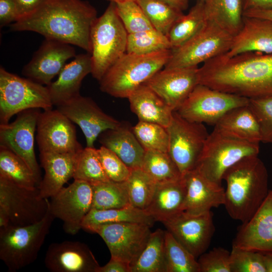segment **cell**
Wrapping results in <instances>:
<instances>
[{
	"label": "cell",
	"instance_id": "6da1fadb",
	"mask_svg": "<svg viewBox=\"0 0 272 272\" xmlns=\"http://www.w3.org/2000/svg\"><path fill=\"white\" fill-rule=\"evenodd\" d=\"M198 76L199 84L248 99L272 96V53L223 54L198 67Z\"/></svg>",
	"mask_w": 272,
	"mask_h": 272
},
{
	"label": "cell",
	"instance_id": "7a4b0ae2",
	"mask_svg": "<svg viewBox=\"0 0 272 272\" xmlns=\"http://www.w3.org/2000/svg\"><path fill=\"white\" fill-rule=\"evenodd\" d=\"M97 18L96 9L86 1L44 0L33 12L12 23L10 30L35 32L90 53V31Z\"/></svg>",
	"mask_w": 272,
	"mask_h": 272
},
{
	"label": "cell",
	"instance_id": "3957f363",
	"mask_svg": "<svg viewBox=\"0 0 272 272\" xmlns=\"http://www.w3.org/2000/svg\"><path fill=\"white\" fill-rule=\"evenodd\" d=\"M223 180L227 184L224 206L233 219L248 221L266 197L268 174L258 156L245 157L229 168Z\"/></svg>",
	"mask_w": 272,
	"mask_h": 272
},
{
	"label": "cell",
	"instance_id": "277c9868",
	"mask_svg": "<svg viewBox=\"0 0 272 272\" xmlns=\"http://www.w3.org/2000/svg\"><path fill=\"white\" fill-rule=\"evenodd\" d=\"M171 51L168 49L145 54L126 52L99 81L101 91L116 98H127L165 67Z\"/></svg>",
	"mask_w": 272,
	"mask_h": 272
},
{
	"label": "cell",
	"instance_id": "5b68a950",
	"mask_svg": "<svg viewBox=\"0 0 272 272\" xmlns=\"http://www.w3.org/2000/svg\"><path fill=\"white\" fill-rule=\"evenodd\" d=\"M128 33L119 18L115 3L110 2L93 22L90 31L91 74L99 81L107 70L126 53Z\"/></svg>",
	"mask_w": 272,
	"mask_h": 272
},
{
	"label": "cell",
	"instance_id": "8992f818",
	"mask_svg": "<svg viewBox=\"0 0 272 272\" xmlns=\"http://www.w3.org/2000/svg\"><path fill=\"white\" fill-rule=\"evenodd\" d=\"M54 219L48 207L45 216L37 223L0 228V259L9 271L35 261Z\"/></svg>",
	"mask_w": 272,
	"mask_h": 272
},
{
	"label": "cell",
	"instance_id": "52a82bcc",
	"mask_svg": "<svg viewBox=\"0 0 272 272\" xmlns=\"http://www.w3.org/2000/svg\"><path fill=\"white\" fill-rule=\"evenodd\" d=\"M259 145L241 140L214 128L206 142L196 168L211 181L222 185L226 171L242 159L258 156Z\"/></svg>",
	"mask_w": 272,
	"mask_h": 272
},
{
	"label": "cell",
	"instance_id": "ba28073f",
	"mask_svg": "<svg viewBox=\"0 0 272 272\" xmlns=\"http://www.w3.org/2000/svg\"><path fill=\"white\" fill-rule=\"evenodd\" d=\"M53 104L47 86L0 68V124L21 111L32 108L47 110Z\"/></svg>",
	"mask_w": 272,
	"mask_h": 272
},
{
	"label": "cell",
	"instance_id": "9c48e42d",
	"mask_svg": "<svg viewBox=\"0 0 272 272\" xmlns=\"http://www.w3.org/2000/svg\"><path fill=\"white\" fill-rule=\"evenodd\" d=\"M48 200L41 197L38 187H22L0 175V228L40 221L47 213Z\"/></svg>",
	"mask_w": 272,
	"mask_h": 272
},
{
	"label": "cell",
	"instance_id": "30bf717a",
	"mask_svg": "<svg viewBox=\"0 0 272 272\" xmlns=\"http://www.w3.org/2000/svg\"><path fill=\"white\" fill-rule=\"evenodd\" d=\"M233 36L214 22L209 20L195 35L180 46L172 49L165 69L198 66L230 49Z\"/></svg>",
	"mask_w": 272,
	"mask_h": 272
},
{
	"label": "cell",
	"instance_id": "8fae6325",
	"mask_svg": "<svg viewBox=\"0 0 272 272\" xmlns=\"http://www.w3.org/2000/svg\"><path fill=\"white\" fill-rule=\"evenodd\" d=\"M248 104L247 98L198 84L176 111L188 121L215 125L231 110Z\"/></svg>",
	"mask_w": 272,
	"mask_h": 272
},
{
	"label": "cell",
	"instance_id": "7c38bea8",
	"mask_svg": "<svg viewBox=\"0 0 272 272\" xmlns=\"http://www.w3.org/2000/svg\"><path fill=\"white\" fill-rule=\"evenodd\" d=\"M167 129L168 153L183 176L196 168L209 133L203 123L188 121L176 111Z\"/></svg>",
	"mask_w": 272,
	"mask_h": 272
},
{
	"label": "cell",
	"instance_id": "4fadbf2b",
	"mask_svg": "<svg viewBox=\"0 0 272 272\" xmlns=\"http://www.w3.org/2000/svg\"><path fill=\"white\" fill-rule=\"evenodd\" d=\"M151 227L138 223L105 224L91 229L106 243L111 257L119 259L130 268L146 246L151 233Z\"/></svg>",
	"mask_w": 272,
	"mask_h": 272
},
{
	"label": "cell",
	"instance_id": "5bb4252c",
	"mask_svg": "<svg viewBox=\"0 0 272 272\" xmlns=\"http://www.w3.org/2000/svg\"><path fill=\"white\" fill-rule=\"evenodd\" d=\"M92 184L74 180L50 197L48 208L54 218L63 222L65 232L74 235L82 229V222L92 209Z\"/></svg>",
	"mask_w": 272,
	"mask_h": 272
},
{
	"label": "cell",
	"instance_id": "9a60e30c",
	"mask_svg": "<svg viewBox=\"0 0 272 272\" xmlns=\"http://www.w3.org/2000/svg\"><path fill=\"white\" fill-rule=\"evenodd\" d=\"M40 109L32 108L17 114L11 123L0 124V147L22 159L33 172L38 185L42 178L34 150V135Z\"/></svg>",
	"mask_w": 272,
	"mask_h": 272
},
{
	"label": "cell",
	"instance_id": "2e32d148",
	"mask_svg": "<svg viewBox=\"0 0 272 272\" xmlns=\"http://www.w3.org/2000/svg\"><path fill=\"white\" fill-rule=\"evenodd\" d=\"M36 132L40 153H77L83 149L74 123L56 108L40 112Z\"/></svg>",
	"mask_w": 272,
	"mask_h": 272
},
{
	"label": "cell",
	"instance_id": "e0dca14e",
	"mask_svg": "<svg viewBox=\"0 0 272 272\" xmlns=\"http://www.w3.org/2000/svg\"><path fill=\"white\" fill-rule=\"evenodd\" d=\"M162 223L196 258L207 251L215 231L211 211L200 215L183 211Z\"/></svg>",
	"mask_w": 272,
	"mask_h": 272
},
{
	"label": "cell",
	"instance_id": "ac0fdd59",
	"mask_svg": "<svg viewBox=\"0 0 272 272\" xmlns=\"http://www.w3.org/2000/svg\"><path fill=\"white\" fill-rule=\"evenodd\" d=\"M56 109L79 126L87 147L94 148V143L101 133L121 123L105 113L92 98L81 95Z\"/></svg>",
	"mask_w": 272,
	"mask_h": 272
},
{
	"label": "cell",
	"instance_id": "d6986e66",
	"mask_svg": "<svg viewBox=\"0 0 272 272\" xmlns=\"http://www.w3.org/2000/svg\"><path fill=\"white\" fill-rule=\"evenodd\" d=\"M76 56L72 45L45 38L22 74L38 83L49 85L65 65L66 61Z\"/></svg>",
	"mask_w": 272,
	"mask_h": 272
},
{
	"label": "cell",
	"instance_id": "ffe728a7",
	"mask_svg": "<svg viewBox=\"0 0 272 272\" xmlns=\"http://www.w3.org/2000/svg\"><path fill=\"white\" fill-rule=\"evenodd\" d=\"M198 66L165 69L145 84L173 111H176L198 84Z\"/></svg>",
	"mask_w": 272,
	"mask_h": 272
},
{
	"label": "cell",
	"instance_id": "44dd1931",
	"mask_svg": "<svg viewBox=\"0 0 272 272\" xmlns=\"http://www.w3.org/2000/svg\"><path fill=\"white\" fill-rule=\"evenodd\" d=\"M232 247L272 253V190L253 216L239 227Z\"/></svg>",
	"mask_w": 272,
	"mask_h": 272
},
{
	"label": "cell",
	"instance_id": "7402d4cb",
	"mask_svg": "<svg viewBox=\"0 0 272 272\" xmlns=\"http://www.w3.org/2000/svg\"><path fill=\"white\" fill-rule=\"evenodd\" d=\"M44 263L52 272H96L100 266L87 245L75 241L51 244Z\"/></svg>",
	"mask_w": 272,
	"mask_h": 272
},
{
	"label": "cell",
	"instance_id": "603a6c76",
	"mask_svg": "<svg viewBox=\"0 0 272 272\" xmlns=\"http://www.w3.org/2000/svg\"><path fill=\"white\" fill-rule=\"evenodd\" d=\"M182 176L186 185L184 212L200 215L224 205L225 189L222 185L211 181L196 168Z\"/></svg>",
	"mask_w": 272,
	"mask_h": 272
},
{
	"label": "cell",
	"instance_id": "cb8c5ba5",
	"mask_svg": "<svg viewBox=\"0 0 272 272\" xmlns=\"http://www.w3.org/2000/svg\"><path fill=\"white\" fill-rule=\"evenodd\" d=\"M91 72L90 54L76 55L74 60L65 64L57 79L47 86L53 106L57 107L80 95L82 82Z\"/></svg>",
	"mask_w": 272,
	"mask_h": 272
},
{
	"label": "cell",
	"instance_id": "d4e9b609",
	"mask_svg": "<svg viewBox=\"0 0 272 272\" xmlns=\"http://www.w3.org/2000/svg\"><path fill=\"white\" fill-rule=\"evenodd\" d=\"M247 52L272 53V22L266 19L243 16L239 32L233 36L229 50L231 57Z\"/></svg>",
	"mask_w": 272,
	"mask_h": 272
},
{
	"label": "cell",
	"instance_id": "484cf974",
	"mask_svg": "<svg viewBox=\"0 0 272 272\" xmlns=\"http://www.w3.org/2000/svg\"><path fill=\"white\" fill-rule=\"evenodd\" d=\"M79 153H40V166L44 170L38 186L41 197L50 198L73 178Z\"/></svg>",
	"mask_w": 272,
	"mask_h": 272
},
{
	"label": "cell",
	"instance_id": "4316f807",
	"mask_svg": "<svg viewBox=\"0 0 272 272\" xmlns=\"http://www.w3.org/2000/svg\"><path fill=\"white\" fill-rule=\"evenodd\" d=\"M98 139L130 169L142 168L146 150L127 123L121 122L117 127L103 132Z\"/></svg>",
	"mask_w": 272,
	"mask_h": 272
},
{
	"label": "cell",
	"instance_id": "83f0119b",
	"mask_svg": "<svg viewBox=\"0 0 272 272\" xmlns=\"http://www.w3.org/2000/svg\"><path fill=\"white\" fill-rule=\"evenodd\" d=\"M186 185L183 176L179 180L157 183L151 202L145 211L162 223L184 211Z\"/></svg>",
	"mask_w": 272,
	"mask_h": 272
},
{
	"label": "cell",
	"instance_id": "f1b7e54d",
	"mask_svg": "<svg viewBox=\"0 0 272 272\" xmlns=\"http://www.w3.org/2000/svg\"><path fill=\"white\" fill-rule=\"evenodd\" d=\"M130 108L139 121L155 123L167 127L173 110L148 86L144 84L127 98Z\"/></svg>",
	"mask_w": 272,
	"mask_h": 272
},
{
	"label": "cell",
	"instance_id": "f546056e",
	"mask_svg": "<svg viewBox=\"0 0 272 272\" xmlns=\"http://www.w3.org/2000/svg\"><path fill=\"white\" fill-rule=\"evenodd\" d=\"M214 129L248 142L259 144L262 142L258 122L248 105L228 112L214 125Z\"/></svg>",
	"mask_w": 272,
	"mask_h": 272
},
{
	"label": "cell",
	"instance_id": "4dcf8cb0",
	"mask_svg": "<svg viewBox=\"0 0 272 272\" xmlns=\"http://www.w3.org/2000/svg\"><path fill=\"white\" fill-rule=\"evenodd\" d=\"M154 219L146 211L129 205L107 210L91 209L84 218L82 229L90 232L97 226L110 223H138L153 226Z\"/></svg>",
	"mask_w": 272,
	"mask_h": 272
},
{
	"label": "cell",
	"instance_id": "1f68e13d",
	"mask_svg": "<svg viewBox=\"0 0 272 272\" xmlns=\"http://www.w3.org/2000/svg\"><path fill=\"white\" fill-rule=\"evenodd\" d=\"M205 9L209 20L214 22L233 36L241 29L242 0H205Z\"/></svg>",
	"mask_w": 272,
	"mask_h": 272
},
{
	"label": "cell",
	"instance_id": "d6a6232c",
	"mask_svg": "<svg viewBox=\"0 0 272 272\" xmlns=\"http://www.w3.org/2000/svg\"><path fill=\"white\" fill-rule=\"evenodd\" d=\"M208 21L205 1L199 0L187 14H183L176 21L170 30L167 36L172 49L190 39L205 27Z\"/></svg>",
	"mask_w": 272,
	"mask_h": 272
},
{
	"label": "cell",
	"instance_id": "836d02e7",
	"mask_svg": "<svg viewBox=\"0 0 272 272\" xmlns=\"http://www.w3.org/2000/svg\"><path fill=\"white\" fill-rule=\"evenodd\" d=\"M131 272H166L165 231L158 229L151 232Z\"/></svg>",
	"mask_w": 272,
	"mask_h": 272
},
{
	"label": "cell",
	"instance_id": "e575fe53",
	"mask_svg": "<svg viewBox=\"0 0 272 272\" xmlns=\"http://www.w3.org/2000/svg\"><path fill=\"white\" fill-rule=\"evenodd\" d=\"M92 185V209L107 210L130 205L125 181L117 182L109 180L94 183Z\"/></svg>",
	"mask_w": 272,
	"mask_h": 272
},
{
	"label": "cell",
	"instance_id": "d590c367",
	"mask_svg": "<svg viewBox=\"0 0 272 272\" xmlns=\"http://www.w3.org/2000/svg\"><path fill=\"white\" fill-rule=\"evenodd\" d=\"M0 175L22 187L34 188L38 186L27 163L18 155L3 147H0Z\"/></svg>",
	"mask_w": 272,
	"mask_h": 272
},
{
	"label": "cell",
	"instance_id": "8d00e7d4",
	"mask_svg": "<svg viewBox=\"0 0 272 272\" xmlns=\"http://www.w3.org/2000/svg\"><path fill=\"white\" fill-rule=\"evenodd\" d=\"M142 168L157 183L177 180L182 177L168 153L146 150Z\"/></svg>",
	"mask_w": 272,
	"mask_h": 272
},
{
	"label": "cell",
	"instance_id": "74e56055",
	"mask_svg": "<svg viewBox=\"0 0 272 272\" xmlns=\"http://www.w3.org/2000/svg\"><path fill=\"white\" fill-rule=\"evenodd\" d=\"M125 182L130 205L145 211L153 198L157 182L142 168L131 169Z\"/></svg>",
	"mask_w": 272,
	"mask_h": 272
},
{
	"label": "cell",
	"instance_id": "f35d334b",
	"mask_svg": "<svg viewBox=\"0 0 272 272\" xmlns=\"http://www.w3.org/2000/svg\"><path fill=\"white\" fill-rule=\"evenodd\" d=\"M165 245L166 272H199L197 258L167 230Z\"/></svg>",
	"mask_w": 272,
	"mask_h": 272
},
{
	"label": "cell",
	"instance_id": "ab89813d",
	"mask_svg": "<svg viewBox=\"0 0 272 272\" xmlns=\"http://www.w3.org/2000/svg\"><path fill=\"white\" fill-rule=\"evenodd\" d=\"M156 30L167 36L176 21L183 12L160 0H137Z\"/></svg>",
	"mask_w": 272,
	"mask_h": 272
},
{
	"label": "cell",
	"instance_id": "60d3db41",
	"mask_svg": "<svg viewBox=\"0 0 272 272\" xmlns=\"http://www.w3.org/2000/svg\"><path fill=\"white\" fill-rule=\"evenodd\" d=\"M91 184L110 180L103 168L97 149L83 148L78 154L73 178Z\"/></svg>",
	"mask_w": 272,
	"mask_h": 272
},
{
	"label": "cell",
	"instance_id": "b9f144b4",
	"mask_svg": "<svg viewBox=\"0 0 272 272\" xmlns=\"http://www.w3.org/2000/svg\"><path fill=\"white\" fill-rule=\"evenodd\" d=\"M172 49L168 36L156 29L128 34L126 52L149 54Z\"/></svg>",
	"mask_w": 272,
	"mask_h": 272
},
{
	"label": "cell",
	"instance_id": "7bdbcfd3",
	"mask_svg": "<svg viewBox=\"0 0 272 272\" xmlns=\"http://www.w3.org/2000/svg\"><path fill=\"white\" fill-rule=\"evenodd\" d=\"M132 129L145 150L168 153L169 134L166 127L155 123L139 121Z\"/></svg>",
	"mask_w": 272,
	"mask_h": 272
},
{
	"label": "cell",
	"instance_id": "ee69618b",
	"mask_svg": "<svg viewBox=\"0 0 272 272\" xmlns=\"http://www.w3.org/2000/svg\"><path fill=\"white\" fill-rule=\"evenodd\" d=\"M115 6L117 14L128 34L154 29L136 1L117 3Z\"/></svg>",
	"mask_w": 272,
	"mask_h": 272
},
{
	"label": "cell",
	"instance_id": "f6af8a7d",
	"mask_svg": "<svg viewBox=\"0 0 272 272\" xmlns=\"http://www.w3.org/2000/svg\"><path fill=\"white\" fill-rule=\"evenodd\" d=\"M231 272H266L263 254L232 247L230 251Z\"/></svg>",
	"mask_w": 272,
	"mask_h": 272
},
{
	"label": "cell",
	"instance_id": "bcb514c9",
	"mask_svg": "<svg viewBox=\"0 0 272 272\" xmlns=\"http://www.w3.org/2000/svg\"><path fill=\"white\" fill-rule=\"evenodd\" d=\"M248 106L258 122L262 142L272 143V96L249 99Z\"/></svg>",
	"mask_w": 272,
	"mask_h": 272
},
{
	"label": "cell",
	"instance_id": "7dc6e473",
	"mask_svg": "<svg viewBox=\"0 0 272 272\" xmlns=\"http://www.w3.org/2000/svg\"><path fill=\"white\" fill-rule=\"evenodd\" d=\"M98 154L105 174L111 181H125L131 169L129 168L114 152L101 146Z\"/></svg>",
	"mask_w": 272,
	"mask_h": 272
},
{
	"label": "cell",
	"instance_id": "c3c4849f",
	"mask_svg": "<svg viewBox=\"0 0 272 272\" xmlns=\"http://www.w3.org/2000/svg\"><path fill=\"white\" fill-rule=\"evenodd\" d=\"M199 272H231L230 251L215 247L198 257Z\"/></svg>",
	"mask_w": 272,
	"mask_h": 272
},
{
	"label": "cell",
	"instance_id": "681fc988",
	"mask_svg": "<svg viewBox=\"0 0 272 272\" xmlns=\"http://www.w3.org/2000/svg\"><path fill=\"white\" fill-rule=\"evenodd\" d=\"M20 18L15 0H0V26H5Z\"/></svg>",
	"mask_w": 272,
	"mask_h": 272
},
{
	"label": "cell",
	"instance_id": "f907efd6",
	"mask_svg": "<svg viewBox=\"0 0 272 272\" xmlns=\"http://www.w3.org/2000/svg\"><path fill=\"white\" fill-rule=\"evenodd\" d=\"M96 272H131V268L127 263L111 257L105 265L99 266Z\"/></svg>",
	"mask_w": 272,
	"mask_h": 272
},
{
	"label": "cell",
	"instance_id": "816d5d0a",
	"mask_svg": "<svg viewBox=\"0 0 272 272\" xmlns=\"http://www.w3.org/2000/svg\"><path fill=\"white\" fill-rule=\"evenodd\" d=\"M20 18L35 10L44 0H15Z\"/></svg>",
	"mask_w": 272,
	"mask_h": 272
},
{
	"label": "cell",
	"instance_id": "f5cc1de1",
	"mask_svg": "<svg viewBox=\"0 0 272 272\" xmlns=\"http://www.w3.org/2000/svg\"><path fill=\"white\" fill-rule=\"evenodd\" d=\"M243 12L272 9V0H242Z\"/></svg>",
	"mask_w": 272,
	"mask_h": 272
},
{
	"label": "cell",
	"instance_id": "db71d44e",
	"mask_svg": "<svg viewBox=\"0 0 272 272\" xmlns=\"http://www.w3.org/2000/svg\"><path fill=\"white\" fill-rule=\"evenodd\" d=\"M243 16L264 19L272 22V9L247 11L243 12Z\"/></svg>",
	"mask_w": 272,
	"mask_h": 272
},
{
	"label": "cell",
	"instance_id": "11a10c76",
	"mask_svg": "<svg viewBox=\"0 0 272 272\" xmlns=\"http://www.w3.org/2000/svg\"><path fill=\"white\" fill-rule=\"evenodd\" d=\"M183 12L188 6V0H160Z\"/></svg>",
	"mask_w": 272,
	"mask_h": 272
},
{
	"label": "cell",
	"instance_id": "9f6ffc18",
	"mask_svg": "<svg viewBox=\"0 0 272 272\" xmlns=\"http://www.w3.org/2000/svg\"><path fill=\"white\" fill-rule=\"evenodd\" d=\"M263 260L266 272H272V253L263 254Z\"/></svg>",
	"mask_w": 272,
	"mask_h": 272
},
{
	"label": "cell",
	"instance_id": "6f0895ef",
	"mask_svg": "<svg viewBox=\"0 0 272 272\" xmlns=\"http://www.w3.org/2000/svg\"><path fill=\"white\" fill-rule=\"evenodd\" d=\"M110 1V2H113L115 3H120V2H123L126 1H137V0H108Z\"/></svg>",
	"mask_w": 272,
	"mask_h": 272
},
{
	"label": "cell",
	"instance_id": "680465c9",
	"mask_svg": "<svg viewBox=\"0 0 272 272\" xmlns=\"http://www.w3.org/2000/svg\"><path fill=\"white\" fill-rule=\"evenodd\" d=\"M203 1H205V0H203Z\"/></svg>",
	"mask_w": 272,
	"mask_h": 272
}]
</instances>
